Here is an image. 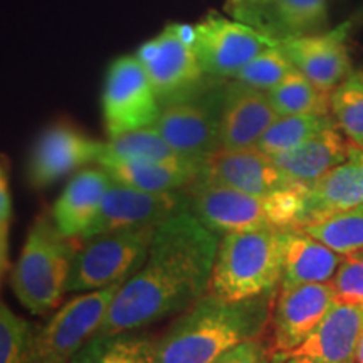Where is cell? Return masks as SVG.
<instances>
[{
  "mask_svg": "<svg viewBox=\"0 0 363 363\" xmlns=\"http://www.w3.org/2000/svg\"><path fill=\"white\" fill-rule=\"evenodd\" d=\"M219 240L189 208L158 224L147 259L118 289L96 335L142 330L189 310L208 291Z\"/></svg>",
  "mask_w": 363,
  "mask_h": 363,
  "instance_id": "1",
  "label": "cell"
},
{
  "mask_svg": "<svg viewBox=\"0 0 363 363\" xmlns=\"http://www.w3.org/2000/svg\"><path fill=\"white\" fill-rule=\"evenodd\" d=\"M276 294L242 301L203 294L157 340V363H214L230 348L257 340L269 323Z\"/></svg>",
  "mask_w": 363,
  "mask_h": 363,
  "instance_id": "2",
  "label": "cell"
},
{
  "mask_svg": "<svg viewBox=\"0 0 363 363\" xmlns=\"http://www.w3.org/2000/svg\"><path fill=\"white\" fill-rule=\"evenodd\" d=\"M286 233L264 227L222 235L207 293L242 301L276 291L283 276Z\"/></svg>",
  "mask_w": 363,
  "mask_h": 363,
  "instance_id": "3",
  "label": "cell"
},
{
  "mask_svg": "<svg viewBox=\"0 0 363 363\" xmlns=\"http://www.w3.org/2000/svg\"><path fill=\"white\" fill-rule=\"evenodd\" d=\"M74 247V239L59 234L52 217L40 216L30 227L11 286L21 305L33 315H48L61 305Z\"/></svg>",
  "mask_w": 363,
  "mask_h": 363,
  "instance_id": "4",
  "label": "cell"
},
{
  "mask_svg": "<svg viewBox=\"0 0 363 363\" xmlns=\"http://www.w3.org/2000/svg\"><path fill=\"white\" fill-rule=\"evenodd\" d=\"M157 225L130 227L74 239L67 293H89L123 283L147 259Z\"/></svg>",
  "mask_w": 363,
  "mask_h": 363,
  "instance_id": "5",
  "label": "cell"
},
{
  "mask_svg": "<svg viewBox=\"0 0 363 363\" xmlns=\"http://www.w3.org/2000/svg\"><path fill=\"white\" fill-rule=\"evenodd\" d=\"M123 283L69 299L40 328H34L30 363H72L81 348L96 335Z\"/></svg>",
  "mask_w": 363,
  "mask_h": 363,
  "instance_id": "6",
  "label": "cell"
},
{
  "mask_svg": "<svg viewBox=\"0 0 363 363\" xmlns=\"http://www.w3.org/2000/svg\"><path fill=\"white\" fill-rule=\"evenodd\" d=\"M162 104L136 56L111 62L103 89V118L110 138L157 123Z\"/></svg>",
  "mask_w": 363,
  "mask_h": 363,
  "instance_id": "7",
  "label": "cell"
},
{
  "mask_svg": "<svg viewBox=\"0 0 363 363\" xmlns=\"http://www.w3.org/2000/svg\"><path fill=\"white\" fill-rule=\"evenodd\" d=\"M195 29V52L202 71L214 78H234L254 57L279 45L264 30L216 12L207 13Z\"/></svg>",
  "mask_w": 363,
  "mask_h": 363,
  "instance_id": "8",
  "label": "cell"
},
{
  "mask_svg": "<svg viewBox=\"0 0 363 363\" xmlns=\"http://www.w3.org/2000/svg\"><path fill=\"white\" fill-rule=\"evenodd\" d=\"M192 93L194 89L163 104L153 126L179 155L203 165L220 148L224 96H192Z\"/></svg>",
  "mask_w": 363,
  "mask_h": 363,
  "instance_id": "9",
  "label": "cell"
},
{
  "mask_svg": "<svg viewBox=\"0 0 363 363\" xmlns=\"http://www.w3.org/2000/svg\"><path fill=\"white\" fill-rule=\"evenodd\" d=\"M189 211L217 235L276 227L272 194L251 195L220 184L197 180L187 189Z\"/></svg>",
  "mask_w": 363,
  "mask_h": 363,
  "instance_id": "10",
  "label": "cell"
},
{
  "mask_svg": "<svg viewBox=\"0 0 363 363\" xmlns=\"http://www.w3.org/2000/svg\"><path fill=\"white\" fill-rule=\"evenodd\" d=\"M185 208H189L187 190L163 194L145 192L111 182L96 219L78 239L130 227L158 225Z\"/></svg>",
  "mask_w": 363,
  "mask_h": 363,
  "instance_id": "11",
  "label": "cell"
},
{
  "mask_svg": "<svg viewBox=\"0 0 363 363\" xmlns=\"http://www.w3.org/2000/svg\"><path fill=\"white\" fill-rule=\"evenodd\" d=\"M330 283L279 288L272 306V353L286 357L310 337L335 305Z\"/></svg>",
  "mask_w": 363,
  "mask_h": 363,
  "instance_id": "12",
  "label": "cell"
},
{
  "mask_svg": "<svg viewBox=\"0 0 363 363\" xmlns=\"http://www.w3.org/2000/svg\"><path fill=\"white\" fill-rule=\"evenodd\" d=\"M352 29L353 22L345 21L331 30L281 40L279 48L305 78L320 91L331 94L352 76L347 48Z\"/></svg>",
  "mask_w": 363,
  "mask_h": 363,
  "instance_id": "13",
  "label": "cell"
},
{
  "mask_svg": "<svg viewBox=\"0 0 363 363\" xmlns=\"http://www.w3.org/2000/svg\"><path fill=\"white\" fill-rule=\"evenodd\" d=\"M135 56L142 62L158 99L163 103L190 93L203 78L195 48L177 38L172 26L140 45Z\"/></svg>",
  "mask_w": 363,
  "mask_h": 363,
  "instance_id": "14",
  "label": "cell"
},
{
  "mask_svg": "<svg viewBox=\"0 0 363 363\" xmlns=\"http://www.w3.org/2000/svg\"><path fill=\"white\" fill-rule=\"evenodd\" d=\"M103 145L71 125L49 126L30 153L27 165L29 184L34 189H48L81 167L98 163Z\"/></svg>",
  "mask_w": 363,
  "mask_h": 363,
  "instance_id": "15",
  "label": "cell"
},
{
  "mask_svg": "<svg viewBox=\"0 0 363 363\" xmlns=\"http://www.w3.org/2000/svg\"><path fill=\"white\" fill-rule=\"evenodd\" d=\"M199 180L220 184L259 197L294 187V184L281 174L272 158L257 147H220L203 162Z\"/></svg>",
  "mask_w": 363,
  "mask_h": 363,
  "instance_id": "16",
  "label": "cell"
},
{
  "mask_svg": "<svg viewBox=\"0 0 363 363\" xmlns=\"http://www.w3.org/2000/svg\"><path fill=\"white\" fill-rule=\"evenodd\" d=\"M279 115L266 91L235 81L224 94L220 111V147L252 148Z\"/></svg>",
  "mask_w": 363,
  "mask_h": 363,
  "instance_id": "17",
  "label": "cell"
},
{
  "mask_svg": "<svg viewBox=\"0 0 363 363\" xmlns=\"http://www.w3.org/2000/svg\"><path fill=\"white\" fill-rule=\"evenodd\" d=\"M362 333L363 306L335 303L310 337L286 357L306 355L325 363H355Z\"/></svg>",
  "mask_w": 363,
  "mask_h": 363,
  "instance_id": "18",
  "label": "cell"
},
{
  "mask_svg": "<svg viewBox=\"0 0 363 363\" xmlns=\"http://www.w3.org/2000/svg\"><path fill=\"white\" fill-rule=\"evenodd\" d=\"M363 203V150H352L350 157L305 192L299 225L330 217Z\"/></svg>",
  "mask_w": 363,
  "mask_h": 363,
  "instance_id": "19",
  "label": "cell"
},
{
  "mask_svg": "<svg viewBox=\"0 0 363 363\" xmlns=\"http://www.w3.org/2000/svg\"><path fill=\"white\" fill-rule=\"evenodd\" d=\"M111 182V177L101 167L83 169L72 175L51 211L59 234L66 239L81 238L96 219Z\"/></svg>",
  "mask_w": 363,
  "mask_h": 363,
  "instance_id": "20",
  "label": "cell"
},
{
  "mask_svg": "<svg viewBox=\"0 0 363 363\" xmlns=\"http://www.w3.org/2000/svg\"><path fill=\"white\" fill-rule=\"evenodd\" d=\"M352 147L335 125L321 130L305 143L288 152L272 155L281 174L294 185L310 187L321 177L350 157Z\"/></svg>",
  "mask_w": 363,
  "mask_h": 363,
  "instance_id": "21",
  "label": "cell"
},
{
  "mask_svg": "<svg viewBox=\"0 0 363 363\" xmlns=\"http://www.w3.org/2000/svg\"><path fill=\"white\" fill-rule=\"evenodd\" d=\"M98 165L108 172L113 182L128 187L145 190V192H179L187 190L190 185L201 179V165H175L140 160V158L113 157L103 153L98 158Z\"/></svg>",
  "mask_w": 363,
  "mask_h": 363,
  "instance_id": "22",
  "label": "cell"
},
{
  "mask_svg": "<svg viewBox=\"0 0 363 363\" xmlns=\"http://www.w3.org/2000/svg\"><path fill=\"white\" fill-rule=\"evenodd\" d=\"M343 256L299 229H288L284 244L283 276L279 288L330 283Z\"/></svg>",
  "mask_w": 363,
  "mask_h": 363,
  "instance_id": "23",
  "label": "cell"
},
{
  "mask_svg": "<svg viewBox=\"0 0 363 363\" xmlns=\"http://www.w3.org/2000/svg\"><path fill=\"white\" fill-rule=\"evenodd\" d=\"M155 342L147 333L94 335L72 363H157Z\"/></svg>",
  "mask_w": 363,
  "mask_h": 363,
  "instance_id": "24",
  "label": "cell"
},
{
  "mask_svg": "<svg viewBox=\"0 0 363 363\" xmlns=\"http://www.w3.org/2000/svg\"><path fill=\"white\" fill-rule=\"evenodd\" d=\"M328 21V0H272L266 33L279 43L323 33Z\"/></svg>",
  "mask_w": 363,
  "mask_h": 363,
  "instance_id": "25",
  "label": "cell"
},
{
  "mask_svg": "<svg viewBox=\"0 0 363 363\" xmlns=\"http://www.w3.org/2000/svg\"><path fill=\"white\" fill-rule=\"evenodd\" d=\"M294 229L303 230L342 256L363 251V203Z\"/></svg>",
  "mask_w": 363,
  "mask_h": 363,
  "instance_id": "26",
  "label": "cell"
},
{
  "mask_svg": "<svg viewBox=\"0 0 363 363\" xmlns=\"http://www.w3.org/2000/svg\"><path fill=\"white\" fill-rule=\"evenodd\" d=\"M267 96L279 116L330 115V94L318 89L298 69L267 91Z\"/></svg>",
  "mask_w": 363,
  "mask_h": 363,
  "instance_id": "27",
  "label": "cell"
},
{
  "mask_svg": "<svg viewBox=\"0 0 363 363\" xmlns=\"http://www.w3.org/2000/svg\"><path fill=\"white\" fill-rule=\"evenodd\" d=\"M103 153L113 157L123 158H140V160L160 162V163H175V165H201L184 158L165 142V138L160 135L155 126H147L128 131V133L110 138L103 145ZM202 167V165H201Z\"/></svg>",
  "mask_w": 363,
  "mask_h": 363,
  "instance_id": "28",
  "label": "cell"
},
{
  "mask_svg": "<svg viewBox=\"0 0 363 363\" xmlns=\"http://www.w3.org/2000/svg\"><path fill=\"white\" fill-rule=\"evenodd\" d=\"M335 125L330 115H286L278 116L266 133L261 136L257 148L266 155H278L296 148L321 130Z\"/></svg>",
  "mask_w": 363,
  "mask_h": 363,
  "instance_id": "29",
  "label": "cell"
},
{
  "mask_svg": "<svg viewBox=\"0 0 363 363\" xmlns=\"http://www.w3.org/2000/svg\"><path fill=\"white\" fill-rule=\"evenodd\" d=\"M335 126L353 150H363V81L358 74L345 79L330 94Z\"/></svg>",
  "mask_w": 363,
  "mask_h": 363,
  "instance_id": "30",
  "label": "cell"
},
{
  "mask_svg": "<svg viewBox=\"0 0 363 363\" xmlns=\"http://www.w3.org/2000/svg\"><path fill=\"white\" fill-rule=\"evenodd\" d=\"M296 69L279 45L267 49L240 69L234 79L249 88L269 91Z\"/></svg>",
  "mask_w": 363,
  "mask_h": 363,
  "instance_id": "31",
  "label": "cell"
},
{
  "mask_svg": "<svg viewBox=\"0 0 363 363\" xmlns=\"http://www.w3.org/2000/svg\"><path fill=\"white\" fill-rule=\"evenodd\" d=\"M34 326L0 303V363H30Z\"/></svg>",
  "mask_w": 363,
  "mask_h": 363,
  "instance_id": "32",
  "label": "cell"
},
{
  "mask_svg": "<svg viewBox=\"0 0 363 363\" xmlns=\"http://www.w3.org/2000/svg\"><path fill=\"white\" fill-rule=\"evenodd\" d=\"M330 284L337 303L363 306V251L345 254Z\"/></svg>",
  "mask_w": 363,
  "mask_h": 363,
  "instance_id": "33",
  "label": "cell"
},
{
  "mask_svg": "<svg viewBox=\"0 0 363 363\" xmlns=\"http://www.w3.org/2000/svg\"><path fill=\"white\" fill-rule=\"evenodd\" d=\"M271 6L272 0H225V12L234 19L246 22L266 33Z\"/></svg>",
  "mask_w": 363,
  "mask_h": 363,
  "instance_id": "34",
  "label": "cell"
},
{
  "mask_svg": "<svg viewBox=\"0 0 363 363\" xmlns=\"http://www.w3.org/2000/svg\"><path fill=\"white\" fill-rule=\"evenodd\" d=\"M214 363H267V352L264 345L257 340H249L230 348L220 355Z\"/></svg>",
  "mask_w": 363,
  "mask_h": 363,
  "instance_id": "35",
  "label": "cell"
},
{
  "mask_svg": "<svg viewBox=\"0 0 363 363\" xmlns=\"http://www.w3.org/2000/svg\"><path fill=\"white\" fill-rule=\"evenodd\" d=\"M12 216V203L11 195H9L7 180L4 175L2 167H0V225H9Z\"/></svg>",
  "mask_w": 363,
  "mask_h": 363,
  "instance_id": "36",
  "label": "cell"
},
{
  "mask_svg": "<svg viewBox=\"0 0 363 363\" xmlns=\"http://www.w3.org/2000/svg\"><path fill=\"white\" fill-rule=\"evenodd\" d=\"M7 235H9V225H0V284H2L4 274H6L7 262H9Z\"/></svg>",
  "mask_w": 363,
  "mask_h": 363,
  "instance_id": "37",
  "label": "cell"
},
{
  "mask_svg": "<svg viewBox=\"0 0 363 363\" xmlns=\"http://www.w3.org/2000/svg\"><path fill=\"white\" fill-rule=\"evenodd\" d=\"M284 363H325V362L316 360V358L306 357V355H289L284 358Z\"/></svg>",
  "mask_w": 363,
  "mask_h": 363,
  "instance_id": "38",
  "label": "cell"
},
{
  "mask_svg": "<svg viewBox=\"0 0 363 363\" xmlns=\"http://www.w3.org/2000/svg\"><path fill=\"white\" fill-rule=\"evenodd\" d=\"M355 363H363V333L360 337V342H358L357 353H355Z\"/></svg>",
  "mask_w": 363,
  "mask_h": 363,
  "instance_id": "39",
  "label": "cell"
},
{
  "mask_svg": "<svg viewBox=\"0 0 363 363\" xmlns=\"http://www.w3.org/2000/svg\"><path fill=\"white\" fill-rule=\"evenodd\" d=\"M358 76H360V78H362V81H363V72H358Z\"/></svg>",
  "mask_w": 363,
  "mask_h": 363,
  "instance_id": "40",
  "label": "cell"
}]
</instances>
